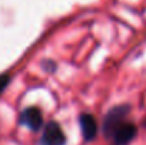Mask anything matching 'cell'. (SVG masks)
<instances>
[{
  "label": "cell",
  "mask_w": 146,
  "mask_h": 145,
  "mask_svg": "<svg viewBox=\"0 0 146 145\" xmlns=\"http://www.w3.org/2000/svg\"><path fill=\"white\" fill-rule=\"evenodd\" d=\"M131 108H132L131 104H116L108 110V112L102 118V125H101V131H102L104 138L108 137V134L112 131L113 127H116L119 122H122L123 120L128 118Z\"/></svg>",
  "instance_id": "7a4b0ae2"
},
{
  "label": "cell",
  "mask_w": 146,
  "mask_h": 145,
  "mask_svg": "<svg viewBox=\"0 0 146 145\" xmlns=\"http://www.w3.org/2000/svg\"><path fill=\"white\" fill-rule=\"evenodd\" d=\"M41 68H43L46 73L52 74V73L57 71V63H55L54 60H51V58H44V60L41 61Z\"/></svg>",
  "instance_id": "8992f818"
},
{
  "label": "cell",
  "mask_w": 146,
  "mask_h": 145,
  "mask_svg": "<svg viewBox=\"0 0 146 145\" xmlns=\"http://www.w3.org/2000/svg\"><path fill=\"white\" fill-rule=\"evenodd\" d=\"M142 127L146 128V118H143V121H142Z\"/></svg>",
  "instance_id": "ba28073f"
},
{
  "label": "cell",
  "mask_w": 146,
  "mask_h": 145,
  "mask_svg": "<svg viewBox=\"0 0 146 145\" xmlns=\"http://www.w3.org/2000/svg\"><path fill=\"white\" fill-rule=\"evenodd\" d=\"M138 135V127L135 122L123 120L116 127L112 128V131L108 134L105 140L109 141L111 145H129Z\"/></svg>",
  "instance_id": "6da1fadb"
},
{
  "label": "cell",
  "mask_w": 146,
  "mask_h": 145,
  "mask_svg": "<svg viewBox=\"0 0 146 145\" xmlns=\"http://www.w3.org/2000/svg\"><path fill=\"white\" fill-rule=\"evenodd\" d=\"M67 135L57 121H48L43 127V134L40 138V145H65Z\"/></svg>",
  "instance_id": "277c9868"
},
{
  "label": "cell",
  "mask_w": 146,
  "mask_h": 145,
  "mask_svg": "<svg viewBox=\"0 0 146 145\" xmlns=\"http://www.w3.org/2000/svg\"><path fill=\"white\" fill-rule=\"evenodd\" d=\"M78 124H80V130L82 134V138L85 142H92L98 137V122L95 117L90 112H81L78 115Z\"/></svg>",
  "instance_id": "5b68a950"
},
{
  "label": "cell",
  "mask_w": 146,
  "mask_h": 145,
  "mask_svg": "<svg viewBox=\"0 0 146 145\" xmlns=\"http://www.w3.org/2000/svg\"><path fill=\"white\" fill-rule=\"evenodd\" d=\"M19 124L21 127H26L27 130H30L31 132H38L43 130L44 127V115L43 111L36 107V105H30L26 107L20 115H19Z\"/></svg>",
  "instance_id": "3957f363"
},
{
  "label": "cell",
  "mask_w": 146,
  "mask_h": 145,
  "mask_svg": "<svg viewBox=\"0 0 146 145\" xmlns=\"http://www.w3.org/2000/svg\"><path fill=\"white\" fill-rule=\"evenodd\" d=\"M11 81V74L10 73H3L0 74V96L4 93V90L7 88V86Z\"/></svg>",
  "instance_id": "52a82bcc"
}]
</instances>
